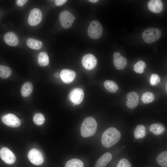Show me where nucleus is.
I'll list each match as a JSON object with an SVG mask.
<instances>
[{
	"label": "nucleus",
	"instance_id": "obj_1",
	"mask_svg": "<svg viewBox=\"0 0 167 167\" xmlns=\"http://www.w3.org/2000/svg\"><path fill=\"white\" fill-rule=\"evenodd\" d=\"M121 137L120 131L113 127L108 128L103 133L101 138V142L105 148H109L116 144Z\"/></svg>",
	"mask_w": 167,
	"mask_h": 167
},
{
	"label": "nucleus",
	"instance_id": "obj_2",
	"mask_svg": "<svg viewBox=\"0 0 167 167\" xmlns=\"http://www.w3.org/2000/svg\"><path fill=\"white\" fill-rule=\"evenodd\" d=\"M97 127L96 120L92 117H88L84 119L81 124V134L84 138L92 136L95 133Z\"/></svg>",
	"mask_w": 167,
	"mask_h": 167
},
{
	"label": "nucleus",
	"instance_id": "obj_3",
	"mask_svg": "<svg viewBox=\"0 0 167 167\" xmlns=\"http://www.w3.org/2000/svg\"><path fill=\"white\" fill-rule=\"evenodd\" d=\"M161 35V31L160 29L151 28L146 29L143 32L142 37L145 42L151 44L158 40Z\"/></svg>",
	"mask_w": 167,
	"mask_h": 167
},
{
	"label": "nucleus",
	"instance_id": "obj_4",
	"mask_svg": "<svg viewBox=\"0 0 167 167\" xmlns=\"http://www.w3.org/2000/svg\"><path fill=\"white\" fill-rule=\"evenodd\" d=\"M103 28L101 24L98 21L93 20L89 25L88 33V36L93 39H97L101 36Z\"/></svg>",
	"mask_w": 167,
	"mask_h": 167
},
{
	"label": "nucleus",
	"instance_id": "obj_5",
	"mask_svg": "<svg viewBox=\"0 0 167 167\" xmlns=\"http://www.w3.org/2000/svg\"><path fill=\"white\" fill-rule=\"evenodd\" d=\"M59 20L62 26L64 28H68L72 25L74 20V16L69 11H65L60 14Z\"/></svg>",
	"mask_w": 167,
	"mask_h": 167
},
{
	"label": "nucleus",
	"instance_id": "obj_6",
	"mask_svg": "<svg viewBox=\"0 0 167 167\" xmlns=\"http://www.w3.org/2000/svg\"><path fill=\"white\" fill-rule=\"evenodd\" d=\"M28 157L30 162L36 165L42 164L44 161L43 156L39 150L33 148L31 149L28 154Z\"/></svg>",
	"mask_w": 167,
	"mask_h": 167
},
{
	"label": "nucleus",
	"instance_id": "obj_7",
	"mask_svg": "<svg viewBox=\"0 0 167 167\" xmlns=\"http://www.w3.org/2000/svg\"><path fill=\"white\" fill-rule=\"evenodd\" d=\"M84 97V92L82 89L79 88H75L70 92L69 99L73 104V105L80 104Z\"/></svg>",
	"mask_w": 167,
	"mask_h": 167
},
{
	"label": "nucleus",
	"instance_id": "obj_8",
	"mask_svg": "<svg viewBox=\"0 0 167 167\" xmlns=\"http://www.w3.org/2000/svg\"><path fill=\"white\" fill-rule=\"evenodd\" d=\"M41 11L38 8H35L30 12L28 19V24L32 26H35L39 24L42 19Z\"/></svg>",
	"mask_w": 167,
	"mask_h": 167
},
{
	"label": "nucleus",
	"instance_id": "obj_9",
	"mask_svg": "<svg viewBox=\"0 0 167 167\" xmlns=\"http://www.w3.org/2000/svg\"><path fill=\"white\" fill-rule=\"evenodd\" d=\"M0 157L3 161L9 165L13 164L16 160L14 154L6 147L2 148L0 150Z\"/></svg>",
	"mask_w": 167,
	"mask_h": 167
},
{
	"label": "nucleus",
	"instance_id": "obj_10",
	"mask_svg": "<svg viewBox=\"0 0 167 167\" xmlns=\"http://www.w3.org/2000/svg\"><path fill=\"white\" fill-rule=\"evenodd\" d=\"M2 120L4 123L12 127H18L21 123L20 120L12 113H8L3 116L2 117Z\"/></svg>",
	"mask_w": 167,
	"mask_h": 167
},
{
	"label": "nucleus",
	"instance_id": "obj_11",
	"mask_svg": "<svg viewBox=\"0 0 167 167\" xmlns=\"http://www.w3.org/2000/svg\"><path fill=\"white\" fill-rule=\"evenodd\" d=\"M97 59L92 54H88L83 57L82 62L83 66L87 70H90L93 69L97 64Z\"/></svg>",
	"mask_w": 167,
	"mask_h": 167
},
{
	"label": "nucleus",
	"instance_id": "obj_12",
	"mask_svg": "<svg viewBox=\"0 0 167 167\" xmlns=\"http://www.w3.org/2000/svg\"><path fill=\"white\" fill-rule=\"evenodd\" d=\"M113 63L116 69L122 70L126 66L127 60L125 57L120 55V53L115 52L113 54Z\"/></svg>",
	"mask_w": 167,
	"mask_h": 167
},
{
	"label": "nucleus",
	"instance_id": "obj_13",
	"mask_svg": "<svg viewBox=\"0 0 167 167\" xmlns=\"http://www.w3.org/2000/svg\"><path fill=\"white\" fill-rule=\"evenodd\" d=\"M127 101L126 102L127 106L130 109L135 108L138 105L139 96L135 92H131L127 94L126 96Z\"/></svg>",
	"mask_w": 167,
	"mask_h": 167
},
{
	"label": "nucleus",
	"instance_id": "obj_14",
	"mask_svg": "<svg viewBox=\"0 0 167 167\" xmlns=\"http://www.w3.org/2000/svg\"><path fill=\"white\" fill-rule=\"evenodd\" d=\"M75 76L76 73L74 71L67 69H62L60 74L61 80L66 84H69L72 82Z\"/></svg>",
	"mask_w": 167,
	"mask_h": 167
},
{
	"label": "nucleus",
	"instance_id": "obj_15",
	"mask_svg": "<svg viewBox=\"0 0 167 167\" xmlns=\"http://www.w3.org/2000/svg\"><path fill=\"white\" fill-rule=\"evenodd\" d=\"M149 10L154 13H159L163 10V4L161 1L160 0H151L148 4Z\"/></svg>",
	"mask_w": 167,
	"mask_h": 167
},
{
	"label": "nucleus",
	"instance_id": "obj_16",
	"mask_svg": "<svg viewBox=\"0 0 167 167\" xmlns=\"http://www.w3.org/2000/svg\"><path fill=\"white\" fill-rule=\"evenodd\" d=\"M112 154L109 152H106L102 155L96 162L94 167H105L111 160Z\"/></svg>",
	"mask_w": 167,
	"mask_h": 167
},
{
	"label": "nucleus",
	"instance_id": "obj_17",
	"mask_svg": "<svg viewBox=\"0 0 167 167\" xmlns=\"http://www.w3.org/2000/svg\"><path fill=\"white\" fill-rule=\"evenodd\" d=\"M5 43L8 45L15 46L19 43V39L16 35L13 32H9L6 33L4 36Z\"/></svg>",
	"mask_w": 167,
	"mask_h": 167
},
{
	"label": "nucleus",
	"instance_id": "obj_18",
	"mask_svg": "<svg viewBox=\"0 0 167 167\" xmlns=\"http://www.w3.org/2000/svg\"><path fill=\"white\" fill-rule=\"evenodd\" d=\"M150 131L153 134L158 135L163 133L165 130L164 126L161 123H155L151 125L149 127Z\"/></svg>",
	"mask_w": 167,
	"mask_h": 167
},
{
	"label": "nucleus",
	"instance_id": "obj_19",
	"mask_svg": "<svg viewBox=\"0 0 167 167\" xmlns=\"http://www.w3.org/2000/svg\"><path fill=\"white\" fill-rule=\"evenodd\" d=\"M26 43L29 48L34 50H39L43 45V44L41 41L32 38L28 39Z\"/></svg>",
	"mask_w": 167,
	"mask_h": 167
},
{
	"label": "nucleus",
	"instance_id": "obj_20",
	"mask_svg": "<svg viewBox=\"0 0 167 167\" xmlns=\"http://www.w3.org/2000/svg\"><path fill=\"white\" fill-rule=\"evenodd\" d=\"M33 90V86L32 84L29 82L24 83L22 86L21 93L24 97H27L31 93Z\"/></svg>",
	"mask_w": 167,
	"mask_h": 167
},
{
	"label": "nucleus",
	"instance_id": "obj_21",
	"mask_svg": "<svg viewBox=\"0 0 167 167\" xmlns=\"http://www.w3.org/2000/svg\"><path fill=\"white\" fill-rule=\"evenodd\" d=\"M146 134V130L144 126L142 125H137L134 131V136L136 139L142 138Z\"/></svg>",
	"mask_w": 167,
	"mask_h": 167
},
{
	"label": "nucleus",
	"instance_id": "obj_22",
	"mask_svg": "<svg viewBox=\"0 0 167 167\" xmlns=\"http://www.w3.org/2000/svg\"><path fill=\"white\" fill-rule=\"evenodd\" d=\"M104 85L105 88L111 92H115L118 89V85L115 82L112 80H106L104 82Z\"/></svg>",
	"mask_w": 167,
	"mask_h": 167
},
{
	"label": "nucleus",
	"instance_id": "obj_23",
	"mask_svg": "<svg viewBox=\"0 0 167 167\" xmlns=\"http://www.w3.org/2000/svg\"><path fill=\"white\" fill-rule=\"evenodd\" d=\"M49 58L47 54L44 52L39 53L38 56V62L41 66H46L49 64Z\"/></svg>",
	"mask_w": 167,
	"mask_h": 167
},
{
	"label": "nucleus",
	"instance_id": "obj_24",
	"mask_svg": "<svg viewBox=\"0 0 167 167\" xmlns=\"http://www.w3.org/2000/svg\"><path fill=\"white\" fill-rule=\"evenodd\" d=\"M156 161L158 164L162 167H167V151L160 153L157 157Z\"/></svg>",
	"mask_w": 167,
	"mask_h": 167
},
{
	"label": "nucleus",
	"instance_id": "obj_25",
	"mask_svg": "<svg viewBox=\"0 0 167 167\" xmlns=\"http://www.w3.org/2000/svg\"><path fill=\"white\" fill-rule=\"evenodd\" d=\"M11 70L8 67L0 65V78L6 79L10 76L11 74Z\"/></svg>",
	"mask_w": 167,
	"mask_h": 167
},
{
	"label": "nucleus",
	"instance_id": "obj_26",
	"mask_svg": "<svg viewBox=\"0 0 167 167\" xmlns=\"http://www.w3.org/2000/svg\"><path fill=\"white\" fill-rule=\"evenodd\" d=\"M155 99V96L153 93L151 92H147L143 93L141 97L143 102L144 104H148L153 101Z\"/></svg>",
	"mask_w": 167,
	"mask_h": 167
},
{
	"label": "nucleus",
	"instance_id": "obj_27",
	"mask_svg": "<svg viewBox=\"0 0 167 167\" xmlns=\"http://www.w3.org/2000/svg\"><path fill=\"white\" fill-rule=\"evenodd\" d=\"M83 162L77 159H72L66 163L65 167H84Z\"/></svg>",
	"mask_w": 167,
	"mask_h": 167
},
{
	"label": "nucleus",
	"instance_id": "obj_28",
	"mask_svg": "<svg viewBox=\"0 0 167 167\" xmlns=\"http://www.w3.org/2000/svg\"><path fill=\"white\" fill-rule=\"evenodd\" d=\"M146 66V65L143 61L140 60L138 61L134 66V70L137 73H142L144 69Z\"/></svg>",
	"mask_w": 167,
	"mask_h": 167
},
{
	"label": "nucleus",
	"instance_id": "obj_29",
	"mask_svg": "<svg viewBox=\"0 0 167 167\" xmlns=\"http://www.w3.org/2000/svg\"><path fill=\"white\" fill-rule=\"evenodd\" d=\"M33 119L34 123L38 125L43 124L45 120L44 115L41 113H37L35 114L33 117Z\"/></svg>",
	"mask_w": 167,
	"mask_h": 167
},
{
	"label": "nucleus",
	"instance_id": "obj_30",
	"mask_svg": "<svg viewBox=\"0 0 167 167\" xmlns=\"http://www.w3.org/2000/svg\"><path fill=\"white\" fill-rule=\"evenodd\" d=\"M161 79L159 76L156 74H151L150 79V84L152 86L157 84L160 81Z\"/></svg>",
	"mask_w": 167,
	"mask_h": 167
},
{
	"label": "nucleus",
	"instance_id": "obj_31",
	"mask_svg": "<svg viewBox=\"0 0 167 167\" xmlns=\"http://www.w3.org/2000/svg\"><path fill=\"white\" fill-rule=\"evenodd\" d=\"M131 163L126 159L123 158L120 160L116 167H131Z\"/></svg>",
	"mask_w": 167,
	"mask_h": 167
},
{
	"label": "nucleus",
	"instance_id": "obj_32",
	"mask_svg": "<svg viewBox=\"0 0 167 167\" xmlns=\"http://www.w3.org/2000/svg\"><path fill=\"white\" fill-rule=\"evenodd\" d=\"M67 1L66 0H56L55 1V4L56 6H60L64 4Z\"/></svg>",
	"mask_w": 167,
	"mask_h": 167
},
{
	"label": "nucleus",
	"instance_id": "obj_33",
	"mask_svg": "<svg viewBox=\"0 0 167 167\" xmlns=\"http://www.w3.org/2000/svg\"><path fill=\"white\" fill-rule=\"evenodd\" d=\"M28 1L27 0H17L16 1L17 5L19 6H23Z\"/></svg>",
	"mask_w": 167,
	"mask_h": 167
},
{
	"label": "nucleus",
	"instance_id": "obj_34",
	"mask_svg": "<svg viewBox=\"0 0 167 167\" xmlns=\"http://www.w3.org/2000/svg\"><path fill=\"white\" fill-rule=\"evenodd\" d=\"M60 74L58 72H57L54 74V76L55 78H58L59 77Z\"/></svg>",
	"mask_w": 167,
	"mask_h": 167
},
{
	"label": "nucleus",
	"instance_id": "obj_35",
	"mask_svg": "<svg viewBox=\"0 0 167 167\" xmlns=\"http://www.w3.org/2000/svg\"><path fill=\"white\" fill-rule=\"evenodd\" d=\"M89 1L92 3H96L98 1V0H89Z\"/></svg>",
	"mask_w": 167,
	"mask_h": 167
},
{
	"label": "nucleus",
	"instance_id": "obj_36",
	"mask_svg": "<svg viewBox=\"0 0 167 167\" xmlns=\"http://www.w3.org/2000/svg\"><path fill=\"white\" fill-rule=\"evenodd\" d=\"M75 18H76V17H74V19H75Z\"/></svg>",
	"mask_w": 167,
	"mask_h": 167
}]
</instances>
